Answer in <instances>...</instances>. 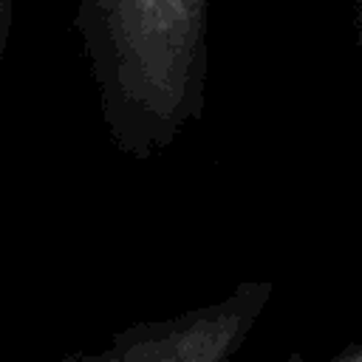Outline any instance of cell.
Instances as JSON below:
<instances>
[{
  "label": "cell",
  "mask_w": 362,
  "mask_h": 362,
  "mask_svg": "<svg viewBox=\"0 0 362 362\" xmlns=\"http://www.w3.org/2000/svg\"><path fill=\"white\" fill-rule=\"evenodd\" d=\"M74 23L119 153H164L204 116L209 0H76Z\"/></svg>",
  "instance_id": "cell-1"
},
{
  "label": "cell",
  "mask_w": 362,
  "mask_h": 362,
  "mask_svg": "<svg viewBox=\"0 0 362 362\" xmlns=\"http://www.w3.org/2000/svg\"><path fill=\"white\" fill-rule=\"evenodd\" d=\"M274 294L269 280H243L226 297L167 320L119 331L99 351H71L59 362H229Z\"/></svg>",
  "instance_id": "cell-2"
},
{
  "label": "cell",
  "mask_w": 362,
  "mask_h": 362,
  "mask_svg": "<svg viewBox=\"0 0 362 362\" xmlns=\"http://www.w3.org/2000/svg\"><path fill=\"white\" fill-rule=\"evenodd\" d=\"M8 25H11V0H0V62H3L6 40H8Z\"/></svg>",
  "instance_id": "cell-3"
},
{
  "label": "cell",
  "mask_w": 362,
  "mask_h": 362,
  "mask_svg": "<svg viewBox=\"0 0 362 362\" xmlns=\"http://www.w3.org/2000/svg\"><path fill=\"white\" fill-rule=\"evenodd\" d=\"M328 362H362V339L354 342V345H348V348H342V351L334 354Z\"/></svg>",
  "instance_id": "cell-4"
},
{
  "label": "cell",
  "mask_w": 362,
  "mask_h": 362,
  "mask_svg": "<svg viewBox=\"0 0 362 362\" xmlns=\"http://www.w3.org/2000/svg\"><path fill=\"white\" fill-rule=\"evenodd\" d=\"M354 42L362 59V0H354Z\"/></svg>",
  "instance_id": "cell-5"
},
{
  "label": "cell",
  "mask_w": 362,
  "mask_h": 362,
  "mask_svg": "<svg viewBox=\"0 0 362 362\" xmlns=\"http://www.w3.org/2000/svg\"><path fill=\"white\" fill-rule=\"evenodd\" d=\"M286 362H305V359H303V356H300V354H291V356H288V359H286Z\"/></svg>",
  "instance_id": "cell-6"
}]
</instances>
